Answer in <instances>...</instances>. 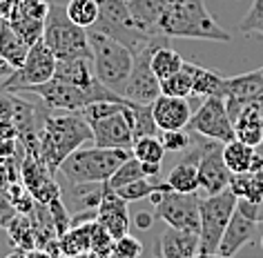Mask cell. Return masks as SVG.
<instances>
[{"mask_svg": "<svg viewBox=\"0 0 263 258\" xmlns=\"http://www.w3.org/2000/svg\"><path fill=\"white\" fill-rule=\"evenodd\" d=\"M161 143H163V147H165V151H179V154H183V151L192 145V134H190L187 129L163 131Z\"/></svg>", "mask_w": 263, "mask_h": 258, "instance_id": "39", "label": "cell"}, {"mask_svg": "<svg viewBox=\"0 0 263 258\" xmlns=\"http://www.w3.org/2000/svg\"><path fill=\"white\" fill-rule=\"evenodd\" d=\"M7 21L11 23V27H14L29 45H34L36 41H41L43 38L45 21L43 18H38V16H34L31 11H27L21 3H18V0H16L14 9H11V14L7 16Z\"/></svg>", "mask_w": 263, "mask_h": 258, "instance_id": "26", "label": "cell"}, {"mask_svg": "<svg viewBox=\"0 0 263 258\" xmlns=\"http://www.w3.org/2000/svg\"><path fill=\"white\" fill-rule=\"evenodd\" d=\"M192 258H236V256H223V254H219V251H214V254H205V251H199V254L192 256Z\"/></svg>", "mask_w": 263, "mask_h": 258, "instance_id": "47", "label": "cell"}, {"mask_svg": "<svg viewBox=\"0 0 263 258\" xmlns=\"http://www.w3.org/2000/svg\"><path fill=\"white\" fill-rule=\"evenodd\" d=\"M87 143H91V127L76 111L47 114L38 131V151H41L43 163L51 171H58L61 163L71 151Z\"/></svg>", "mask_w": 263, "mask_h": 258, "instance_id": "1", "label": "cell"}, {"mask_svg": "<svg viewBox=\"0 0 263 258\" xmlns=\"http://www.w3.org/2000/svg\"><path fill=\"white\" fill-rule=\"evenodd\" d=\"M152 114L159 131H174V129H187L194 111L190 107L187 98L161 94L152 103Z\"/></svg>", "mask_w": 263, "mask_h": 258, "instance_id": "17", "label": "cell"}, {"mask_svg": "<svg viewBox=\"0 0 263 258\" xmlns=\"http://www.w3.org/2000/svg\"><path fill=\"white\" fill-rule=\"evenodd\" d=\"M43 41L49 45V49L56 54L58 61L69 58H91L87 29L71 23L65 11V5H51L49 14L45 18Z\"/></svg>", "mask_w": 263, "mask_h": 258, "instance_id": "6", "label": "cell"}, {"mask_svg": "<svg viewBox=\"0 0 263 258\" xmlns=\"http://www.w3.org/2000/svg\"><path fill=\"white\" fill-rule=\"evenodd\" d=\"M141 178H147L145 171H143V163L136 156H129L127 161H125L121 167H118L114 174H111L107 185H109L111 189H118V187H123V185H129V183H134V181H141Z\"/></svg>", "mask_w": 263, "mask_h": 258, "instance_id": "35", "label": "cell"}, {"mask_svg": "<svg viewBox=\"0 0 263 258\" xmlns=\"http://www.w3.org/2000/svg\"><path fill=\"white\" fill-rule=\"evenodd\" d=\"M105 189H107V183H81V185H71L69 196H71V214H78V211H89V209H98Z\"/></svg>", "mask_w": 263, "mask_h": 258, "instance_id": "27", "label": "cell"}, {"mask_svg": "<svg viewBox=\"0 0 263 258\" xmlns=\"http://www.w3.org/2000/svg\"><path fill=\"white\" fill-rule=\"evenodd\" d=\"M174 0H127V7L134 21L149 34H161L159 23Z\"/></svg>", "mask_w": 263, "mask_h": 258, "instance_id": "24", "label": "cell"}, {"mask_svg": "<svg viewBox=\"0 0 263 258\" xmlns=\"http://www.w3.org/2000/svg\"><path fill=\"white\" fill-rule=\"evenodd\" d=\"M159 31L167 38L232 43V34L214 21L203 0H174L161 18Z\"/></svg>", "mask_w": 263, "mask_h": 258, "instance_id": "2", "label": "cell"}, {"mask_svg": "<svg viewBox=\"0 0 263 258\" xmlns=\"http://www.w3.org/2000/svg\"><path fill=\"white\" fill-rule=\"evenodd\" d=\"M132 105H121L116 111L96 118L89 123L91 127V143L96 147L109 149H129L134 145V127H132Z\"/></svg>", "mask_w": 263, "mask_h": 258, "instance_id": "10", "label": "cell"}, {"mask_svg": "<svg viewBox=\"0 0 263 258\" xmlns=\"http://www.w3.org/2000/svg\"><path fill=\"white\" fill-rule=\"evenodd\" d=\"M261 245H263V241H261Z\"/></svg>", "mask_w": 263, "mask_h": 258, "instance_id": "50", "label": "cell"}, {"mask_svg": "<svg viewBox=\"0 0 263 258\" xmlns=\"http://www.w3.org/2000/svg\"><path fill=\"white\" fill-rule=\"evenodd\" d=\"M16 0H0V18H7L11 14V9H14Z\"/></svg>", "mask_w": 263, "mask_h": 258, "instance_id": "45", "label": "cell"}, {"mask_svg": "<svg viewBox=\"0 0 263 258\" xmlns=\"http://www.w3.org/2000/svg\"><path fill=\"white\" fill-rule=\"evenodd\" d=\"M114 254L118 258H141L143 256V245L139 238L125 234L123 238H116L114 243Z\"/></svg>", "mask_w": 263, "mask_h": 258, "instance_id": "42", "label": "cell"}, {"mask_svg": "<svg viewBox=\"0 0 263 258\" xmlns=\"http://www.w3.org/2000/svg\"><path fill=\"white\" fill-rule=\"evenodd\" d=\"M91 225H94V221L76 225V227H69L63 236H58V249H61V254L65 258L89 254L91 251Z\"/></svg>", "mask_w": 263, "mask_h": 258, "instance_id": "25", "label": "cell"}, {"mask_svg": "<svg viewBox=\"0 0 263 258\" xmlns=\"http://www.w3.org/2000/svg\"><path fill=\"white\" fill-rule=\"evenodd\" d=\"M65 11H67V18L71 23H76L78 27H94L98 21V0H67L65 5Z\"/></svg>", "mask_w": 263, "mask_h": 258, "instance_id": "31", "label": "cell"}, {"mask_svg": "<svg viewBox=\"0 0 263 258\" xmlns=\"http://www.w3.org/2000/svg\"><path fill=\"white\" fill-rule=\"evenodd\" d=\"M152 51L154 49H145L134 56V67L121 89V96H125L129 103L152 105L161 96V81L152 69Z\"/></svg>", "mask_w": 263, "mask_h": 258, "instance_id": "13", "label": "cell"}, {"mask_svg": "<svg viewBox=\"0 0 263 258\" xmlns=\"http://www.w3.org/2000/svg\"><path fill=\"white\" fill-rule=\"evenodd\" d=\"M114 243H116V238L98 221H94V225H91V254H96L98 258L109 256L114 251Z\"/></svg>", "mask_w": 263, "mask_h": 258, "instance_id": "37", "label": "cell"}, {"mask_svg": "<svg viewBox=\"0 0 263 258\" xmlns=\"http://www.w3.org/2000/svg\"><path fill=\"white\" fill-rule=\"evenodd\" d=\"M236 211V196L230 189L221 194H212L201 201V251L214 254L219 251L223 231H226L230 218Z\"/></svg>", "mask_w": 263, "mask_h": 258, "instance_id": "9", "label": "cell"}, {"mask_svg": "<svg viewBox=\"0 0 263 258\" xmlns=\"http://www.w3.org/2000/svg\"><path fill=\"white\" fill-rule=\"evenodd\" d=\"M256 151H259V154H261V156H263V143H261V145H259V147H256Z\"/></svg>", "mask_w": 263, "mask_h": 258, "instance_id": "49", "label": "cell"}, {"mask_svg": "<svg viewBox=\"0 0 263 258\" xmlns=\"http://www.w3.org/2000/svg\"><path fill=\"white\" fill-rule=\"evenodd\" d=\"M161 94L176 96V98H190V96H194L192 74L187 71L185 65H183L181 71H176V74L165 78V81H161Z\"/></svg>", "mask_w": 263, "mask_h": 258, "instance_id": "33", "label": "cell"}, {"mask_svg": "<svg viewBox=\"0 0 263 258\" xmlns=\"http://www.w3.org/2000/svg\"><path fill=\"white\" fill-rule=\"evenodd\" d=\"M56 65H58L56 54L49 49V45L41 38V41H36L29 47V54H27V58H25V63L21 65V67L14 69L3 81L0 89L11 91V94H18V91H23L27 87L43 85V83H47V81L54 78Z\"/></svg>", "mask_w": 263, "mask_h": 258, "instance_id": "8", "label": "cell"}, {"mask_svg": "<svg viewBox=\"0 0 263 258\" xmlns=\"http://www.w3.org/2000/svg\"><path fill=\"white\" fill-rule=\"evenodd\" d=\"M18 94L38 96L47 109H58V111H81L87 105H91V98L83 89L58 81V78H51V81L36 85V87H27V89L18 91Z\"/></svg>", "mask_w": 263, "mask_h": 258, "instance_id": "14", "label": "cell"}, {"mask_svg": "<svg viewBox=\"0 0 263 258\" xmlns=\"http://www.w3.org/2000/svg\"><path fill=\"white\" fill-rule=\"evenodd\" d=\"M254 231H256V223L250 221V218H246L241 211H234L232 218H230V223H228V227H226V231H223V238H221V245H219V254L236 256V251L254 238Z\"/></svg>", "mask_w": 263, "mask_h": 258, "instance_id": "20", "label": "cell"}, {"mask_svg": "<svg viewBox=\"0 0 263 258\" xmlns=\"http://www.w3.org/2000/svg\"><path fill=\"white\" fill-rule=\"evenodd\" d=\"M0 131L18 136L14 127V96H11V91H3V96H0Z\"/></svg>", "mask_w": 263, "mask_h": 258, "instance_id": "41", "label": "cell"}, {"mask_svg": "<svg viewBox=\"0 0 263 258\" xmlns=\"http://www.w3.org/2000/svg\"><path fill=\"white\" fill-rule=\"evenodd\" d=\"M49 214H51V221H54V229H56V234L58 236H63L65 231H67L71 227V214H69V209L65 207V203H63V198H54L49 205Z\"/></svg>", "mask_w": 263, "mask_h": 258, "instance_id": "40", "label": "cell"}, {"mask_svg": "<svg viewBox=\"0 0 263 258\" xmlns=\"http://www.w3.org/2000/svg\"><path fill=\"white\" fill-rule=\"evenodd\" d=\"M132 127H134V141L143 136H156L159 127L154 123L152 105H132Z\"/></svg>", "mask_w": 263, "mask_h": 258, "instance_id": "34", "label": "cell"}, {"mask_svg": "<svg viewBox=\"0 0 263 258\" xmlns=\"http://www.w3.org/2000/svg\"><path fill=\"white\" fill-rule=\"evenodd\" d=\"M230 178H232V171H230V167L226 165V158H223V143L208 138L199 161L201 187L205 189L208 196L221 194V191H226L230 187Z\"/></svg>", "mask_w": 263, "mask_h": 258, "instance_id": "16", "label": "cell"}, {"mask_svg": "<svg viewBox=\"0 0 263 258\" xmlns=\"http://www.w3.org/2000/svg\"><path fill=\"white\" fill-rule=\"evenodd\" d=\"M201 251V238L196 231L167 227L161 231L154 245V258H192Z\"/></svg>", "mask_w": 263, "mask_h": 258, "instance_id": "18", "label": "cell"}, {"mask_svg": "<svg viewBox=\"0 0 263 258\" xmlns=\"http://www.w3.org/2000/svg\"><path fill=\"white\" fill-rule=\"evenodd\" d=\"M96 221L114 238H123L129 231L132 221H129V211H127V201L118 196L109 185L105 189V196L96 209Z\"/></svg>", "mask_w": 263, "mask_h": 258, "instance_id": "19", "label": "cell"}, {"mask_svg": "<svg viewBox=\"0 0 263 258\" xmlns=\"http://www.w3.org/2000/svg\"><path fill=\"white\" fill-rule=\"evenodd\" d=\"M132 156L129 149L109 147H78L65 158L58 171L67 178L69 185L81 183H107L111 174Z\"/></svg>", "mask_w": 263, "mask_h": 258, "instance_id": "4", "label": "cell"}, {"mask_svg": "<svg viewBox=\"0 0 263 258\" xmlns=\"http://www.w3.org/2000/svg\"><path fill=\"white\" fill-rule=\"evenodd\" d=\"M7 231L11 236V243H14L18 249H23V251L36 249V229H34V223L29 221L27 214L11 218L9 225H7Z\"/></svg>", "mask_w": 263, "mask_h": 258, "instance_id": "30", "label": "cell"}, {"mask_svg": "<svg viewBox=\"0 0 263 258\" xmlns=\"http://www.w3.org/2000/svg\"><path fill=\"white\" fill-rule=\"evenodd\" d=\"M16 214V207L7 201V196H5V191L0 194V227H7L9 221L14 218Z\"/></svg>", "mask_w": 263, "mask_h": 258, "instance_id": "43", "label": "cell"}, {"mask_svg": "<svg viewBox=\"0 0 263 258\" xmlns=\"http://www.w3.org/2000/svg\"><path fill=\"white\" fill-rule=\"evenodd\" d=\"M187 131H196V134L212 138V141H219L223 145L234 141V125H232V118L228 114L226 98L208 96L201 107L192 114Z\"/></svg>", "mask_w": 263, "mask_h": 258, "instance_id": "11", "label": "cell"}, {"mask_svg": "<svg viewBox=\"0 0 263 258\" xmlns=\"http://www.w3.org/2000/svg\"><path fill=\"white\" fill-rule=\"evenodd\" d=\"M7 258H29L27 254H25V251L23 249H18V251H14V254H9Z\"/></svg>", "mask_w": 263, "mask_h": 258, "instance_id": "48", "label": "cell"}, {"mask_svg": "<svg viewBox=\"0 0 263 258\" xmlns=\"http://www.w3.org/2000/svg\"><path fill=\"white\" fill-rule=\"evenodd\" d=\"M165 183H154L152 178H141V181H134L129 185H123V187L114 189L118 196L125 198L127 203H134V201H143V198H149L154 191H159Z\"/></svg>", "mask_w": 263, "mask_h": 258, "instance_id": "36", "label": "cell"}, {"mask_svg": "<svg viewBox=\"0 0 263 258\" xmlns=\"http://www.w3.org/2000/svg\"><path fill=\"white\" fill-rule=\"evenodd\" d=\"M228 114L232 118L239 116V111L246 107V105H256V107L263 109V67L246 71V74L239 76H228Z\"/></svg>", "mask_w": 263, "mask_h": 258, "instance_id": "15", "label": "cell"}, {"mask_svg": "<svg viewBox=\"0 0 263 258\" xmlns=\"http://www.w3.org/2000/svg\"><path fill=\"white\" fill-rule=\"evenodd\" d=\"M254 156H256V147H250V145L241 143L239 138L223 145V158H226V165L232 174H243V171L252 169Z\"/></svg>", "mask_w": 263, "mask_h": 258, "instance_id": "28", "label": "cell"}, {"mask_svg": "<svg viewBox=\"0 0 263 258\" xmlns=\"http://www.w3.org/2000/svg\"><path fill=\"white\" fill-rule=\"evenodd\" d=\"M241 34H261L263 36V0H254L252 7L248 9L246 18L239 23Z\"/></svg>", "mask_w": 263, "mask_h": 258, "instance_id": "38", "label": "cell"}, {"mask_svg": "<svg viewBox=\"0 0 263 258\" xmlns=\"http://www.w3.org/2000/svg\"><path fill=\"white\" fill-rule=\"evenodd\" d=\"M29 47L31 45L11 27L7 18H0V58L9 63L14 69H18L27 58Z\"/></svg>", "mask_w": 263, "mask_h": 258, "instance_id": "22", "label": "cell"}, {"mask_svg": "<svg viewBox=\"0 0 263 258\" xmlns=\"http://www.w3.org/2000/svg\"><path fill=\"white\" fill-rule=\"evenodd\" d=\"M132 156H136L141 163H154L161 165L163 156H165V147H163L161 138L156 136H143L132 145Z\"/></svg>", "mask_w": 263, "mask_h": 258, "instance_id": "32", "label": "cell"}, {"mask_svg": "<svg viewBox=\"0 0 263 258\" xmlns=\"http://www.w3.org/2000/svg\"><path fill=\"white\" fill-rule=\"evenodd\" d=\"M183 65H185L183 56L176 49L170 47V45H163V47L152 51V69L159 81H165V78L176 74V71H181Z\"/></svg>", "mask_w": 263, "mask_h": 258, "instance_id": "29", "label": "cell"}, {"mask_svg": "<svg viewBox=\"0 0 263 258\" xmlns=\"http://www.w3.org/2000/svg\"><path fill=\"white\" fill-rule=\"evenodd\" d=\"M149 201L156 207V218H161L170 227L196 234L201 231V198H196V194H181L170 189L165 183L149 196Z\"/></svg>", "mask_w": 263, "mask_h": 258, "instance_id": "7", "label": "cell"}, {"mask_svg": "<svg viewBox=\"0 0 263 258\" xmlns=\"http://www.w3.org/2000/svg\"><path fill=\"white\" fill-rule=\"evenodd\" d=\"M187 71L192 74V83H194V96H221L228 98V76H223L221 71L214 69H205L201 65L187 63L185 61Z\"/></svg>", "mask_w": 263, "mask_h": 258, "instance_id": "23", "label": "cell"}, {"mask_svg": "<svg viewBox=\"0 0 263 258\" xmlns=\"http://www.w3.org/2000/svg\"><path fill=\"white\" fill-rule=\"evenodd\" d=\"M87 41L91 49V65H94L96 78L105 87L121 94L123 85L127 81L132 67H134L132 49L94 27L87 29Z\"/></svg>", "mask_w": 263, "mask_h": 258, "instance_id": "5", "label": "cell"}, {"mask_svg": "<svg viewBox=\"0 0 263 258\" xmlns=\"http://www.w3.org/2000/svg\"><path fill=\"white\" fill-rule=\"evenodd\" d=\"M23 149H25V158L21 163V178L27 191L43 205H49L54 198H61V187L54 181V171L43 163L38 147H23Z\"/></svg>", "mask_w": 263, "mask_h": 258, "instance_id": "12", "label": "cell"}, {"mask_svg": "<svg viewBox=\"0 0 263 258\" xmlns=\"http://www.w3.org/2000/svg\"><path fill=\"white\" fill-rule=\"evenodd\" d=\"M234 138L250 147H259L263 143V109L256 105H246L234 118Z\"/></svg>", "mask_w": 263, "mask_h": 258, "instance_id": "21", "label": "cell"}, {"mask_svg": "<svg viewBox=\"0 0 263 258\" xmlns=\"http://www.w3.org/2000/svg\"><path fill=\"white\" fill-rule=\"evenodd\" d=\"M132 223H134L139 229H149V227H152V223H154V216L147 214V211H139Z\"/></svg>", "mask_w": 263, "mask_h": 258, "instance_id": "44", "label": "cell"}, {"mask_svg": "<svg viewBox=\"0 0 263 258\" xmlns=\"http://www.w3.org/2000/svg\"><path fill=\"white\" fill-rule=\"evenodd\" d=\"M98 21L94 29L107 34L109 38L123 43L132 49V54H141L145 49H159L167 45L170 38L163 34H149L134 21L127 7V0H98Z\"/></svg>", "mask_w": 263, "mask_h": 258, "instance_id": "3", "label": "cell"}, {"mask_svg": "<svg viewBox=\"0 0 263 258\" xmlns=\"http://www.w3.org/2000/svg\"><path fill=\"white\" fill-rule=\"evenodd\" d=\"M11 71H14V67H11L9 63H5L3 58H0V78H7V76L11 74Z\"/></svg>", "mask_w": 263, "mask_h": 258, "instance_id": "46", "label": "cell"}]
</instances>
